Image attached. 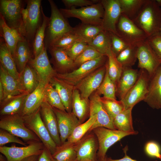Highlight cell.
<instances>
[{"mask_svg": "<svg viewBox=\"0 0 161 161\" xmlns=\"http://www.w3.org/2000/svg\"><path fill=\"white\" fill-rule=\"evenodd\" d=\"M147 38L160 34L161 8L156 0H146L140 11L133 21Z\"/></svg>", "mask_w": 161, "mask_h": 161, "instance_id": "6da1fadb", "label": "cell"}, {"mask_svg": "<svg viewBox=\"0 0 161 161\" xmlns=\"http://www.w3.org/2000/svg\"><path fill=\"white\" fill-rule=\"evenodd\" d=\"M51 15L46 30L44 44L47 49L58 38L73 31L68 22L60 12L54 2L49 0Z\"/></svg>", "mask_w": 161, "mask_h": 161, "instance_id": "7a4b0ae2", "label": "cell"}, {"mask_svg": "<svg viewBox=\"0 0 161 161\" xmlns=\"http://www.w3.org/2000/svg\"><path fill=\"white\" fill-rule=\"evenodd\" d=\"M61 13L66 18H78L82 23L94 25H101L104 9L100 0L92 5L76 8H60Z\"/></svg>", "mask_w": 161, "mask_h": 161, "instance_id": "3957f363", "label": "cell"}, {"mask_svg": "<svg viewBox=\"0 0 161 161\" xmlns=\"http://www.w3.org/2000/svg\"><path fill=\"white\" fill-rule=\"evenodd\" d=\"M26 1V7L23 8L22 14L24 37L30 43L31 40L33 41L37 30L40 25L41 1Z\"/></svg>", "mask_w": 161, "mask_h": 161, "instance_id": "277c9868", "label": "cell"}, {"mask_svg": "<svg viewBox=\"0 0 161 161\" xmlns=\"http://www.w3.org/2000/svg\"><path fill=\"white\" fill-rule=\"evenodd\" d=\"M0 128L21 138L27 144L32 141H40L35 134L26 127L24 117L20 114L0 116Z\"/></svg>", "mask_w": 161, "mask_h": 161, "instance_id": "5b68a950", "label": "cell"}, {"mask_svg": "<svg viewBox=\"0 0 161 161\" xmlns=\"http://www.w3.org/2000/svg\"><path fill=\"white\" fill-rule=\"evenodd\" d=\"M23 4L21 0H0V14L10 27L17 30L25 38L22 14Z\"/></svg>", "mask_w": 161, "mask_h": 161, "instance_id": "8992f818", "label": "cell"}, {"mask_svg": "<svg viewBox=\"0 0 161 161\" xmlns=\"http://www.w3.org/2000/svg\"><path fill=\"white\" fill-rule=\"evenodd\" d=\"M107 59V56L103 55L83 63L70 72L57 73L55 77L74 87L90 73L105 65Z\"/></svg>", "mask_w": 161, "mask_h": 161, "instance_id": "52a82bcc", "label": "cell"}, {"mask_svg": "<svg viewBox=\"0 0 161 161\" xmlns=\"http://www.w3.org/2000/svg\"><path fill=\"white\" fill-rule=\"evenodd\" d=\"M92 131L96 136L98 143V148L97 153L98 159L105 157L108 149L123 137L138 134L137 131L125 132L101 127L95 128Z\"/></svg>", "mask_w": 161, "mask_h": 161, "instance_id": "ba28073f", "label": "cell"}, {"mask_svg": "<svg viewBox=\"0 0 161 161\" xmlns=\"http://www.w3.org/2000/svg\"><path fill=\"white\" fill-rule=\"evenodd\" d=\"M23 117L26 127L35 134L52 154L57 145L42 120L40 108L32 114Z\"/></svg>", "mask_w": 161, "mask_h": 161, "instance_id": "9c48e42d", "label": "cell"}, {"mask_svg": "<svg viewBox=\"0 0 161 161\" xmlns=\"http://www.w3.org/2000/svg\"><path fill=\"white\" fill-rule=\"evenodd\" d=\"M116 30L118 35L129 45L137 46L147 38L144 32L132 20L122 14Z\"/></svg>", "mask_w": 161, "mask_h": 161, "instance_id": "30bf717a", "label": "cell"}, {"mask_svg": "<svg viewBox=\"0 0 161 161\" xmlns=\"http://www.w3.org/2000/svg\"><path fill=\"white\" fill-rule=\"evenodd\" d=\"M27 145L17 147L13 144L10 147H0V152L6 157L7 161H19L27 157L40 155L45 146L40 141H32Z\"/></svg>", "mask_w": 161, "mask_h": 161, "instance_id": "8fae6325", "label": "cell"}, {"mask_svg": "<svg viewBox=\"0 0 161 161\" xmlns=\"http://www.w3.org/2000/svg\"><path fill=\"white\" fill-rule=\"evenodd\" d=\"M149 80L147 72L140 69L136 83L124 98L120 100L125 109L133 108L137 103L144 100L148 93Z\"/></svg>", "mask_w": 161, "mask_h": 161, "instance_id": "7c38bea8", "label": "cell"}, {"mask_svg": "<svg viewBox=\"0 0 161 161\" xmlns=\"http://www.w3.org/2000/svg\"><path fill=\"white\" fill-rule=\"evenodd\" d=\"M138 66L145 70L150 78L161 64V58L151 47L146 40L137 45Z\"/></svg>", "mask_w": 161, "mask_h": 161, "instance_id": "4fadbf2b", "label": "cell"}, {"mask_svg": "<svg viewBox=\"0 0 161 161\" xmlns=\"http://www.w3.org/2000/svg\"><path fill=\"white\" fill-rule=\"evenodd\" d=\"M90 106L89 117L95 115L96 120L89 132L98 127H104L115 130L113 120L103 105L100 95L96 92L92 95L89 100Z\"/></svg>", "mask_w": 161, "mask_h": 161, "instance_id": "5bb4252c", "label": "cell"}, {"mask_svg": "<svg viewBox=\"0 0 161 161\" xmlns=\"http://www.w3.org/2000/svg\"><path fill=\"white\" fill-rule=\"evenodd\" d=\"M104 9L101 26L104 30L117 35L116 26L121 11L119 0H101Z\"/></svg>", "mask_w": 161, "mask_h": 161, "instance_id": "9a60e30c", "label": "cell"}, {"mask_svg": "<svg viewBox=\"0 0 161 161\" xmlns=\"http://www.w3.org/2000/svg\"><path fill=\"white\" fill-rule=\"evenodd\" d=\"M47 49L44 44L40 54L36 57L32 58L28 63L35 71L40 82L46 84L49 83L51 79L55 76L57 73L51 65Z\"/></svg>", "mask_w": 161, "mask_h": 161, "instance_id": "2e32d148", "label": "cell"}, {"mask_svg": "<svg viewBox=\"0 0 161 161\" xmlns=\"http://www.w3.org/2000/svg\"><path fill=\"white\" fill-rule=\"evenodd\" d=\"M91 132H88L76 143L77 161H96L98 143L94 133Z\"/></svg>", "mask_w": 161, "mask_h": 161, "instance_id": "e0dca14e", "label": "cell"}, {"mask_svg": "<svg viewBox=\"0 0 161 161\" xmlns=\"http://www.w3.org/2000/svg\"><path fill=\"white\" fill-rule=\"evenodd\" d=\"M106 72L105 64L87 76L74 88L78 90L81 97L88 99L102 83Z\"/></svg>", "mask_w": 161, "mask_h": 161, "instance_id": "ac0fdd59", "label": "cell"}, {"mask_svg": "<svg viewBox=\"0 0 161 161\" xmlns=\"http://www.w3.org/2000/svg\"><path fill=\"white\" fill-rule=\"evenodd\" d=\"M56 115L61 144L67 140L75 128L80 124L72 112L69 113L53 108Z\"/></svg>", "mask_w": 161, "mask_h": 161, "instance_id": "d6986e66", "label": "cell"}, {"mask_svg": "<svg viewBox=\"0 0 161 161\" xmlns=\"http://www.w3.org/2000/svg\"><path fill=\"white\" fill-rule=\"evenodd\" d=\"M42 120L57 146L61 143L57 118L53 108L44 100L40 107Z\"/></svg>", "mask_w": 161, "mask_h": 161, "instance_id": "ffe728a7", "label": "cell"}, {"mask_svg": "<svg viewBox=\"0 0 161 161\" xmlns=\"http://www.w3.org/2000/svg\"><path fill=\"white\" fill-rule=\"evenodd\" d=\"M144 101L153 109H161V64L150 78L148 93Z\"/></svg>", "mask_w": 161, "mask_h": 161, "instance_id": "44dd1931", "label": "cell"}, {"mask_svg": "<svg viewBox=\"0 0 161 161\" xmlns=\"http://www.w3.org/2000/svg\"><path fill=\"white\" fill-rule=\"evenodd\" d=\"M17 80L21 93L27 95L34 91L40 82L35 71L28 63L24 70L19 73Z\"/></svg>", "mask_w": 161, "mask_h": 161, "instance_id": "7402d4cb", "label": "cell"}, {"mask_svg": "<svg viewBox=\"0 0 161 161\" xmlns=\"http://www.w3.org/2000/svg\"><path fill=\"white\" fill-rule=\"evenodd\" d=\"M51 56L50 62L58 73H64L75 67L74 61L62 49L49 47L48 48Z\"/></svg>", "mask_w": 161, "mask_h": 161, "instance_id": "603a6c76", "label": "cell"}, {"mask_svg": "<svg viewBox=\"0 0 161 161\" xmlns=\"http://www.w3.org/2000/svg\"><path fill=\"white\" fill-rule=\"evenodd\" d=\"M47 85L40 82L36 89L27 95L21 114L22 117L29 115L39 108L44 100V92Z\"/></svg>", "mask_w": 161, "mask_h": 161, "instance_id": "cb8c5ba5", "label": "cell"}, {"mask_svg": "<svg viewBox=\"0 0 161 161\" xmlns=\"http://www.w3.org/2000/svg\"><path fill=\"white\" fill-rule=\"evenodd\" d=\"M139 71L131 67H123L121 76L117 85V95L121 100L134 86L139 77Z\"/></svg>", "mask_w": 161, "mask_h": 161, "instance_id": "d4e9b609", "label": "cell"}, {"mask_svg": "<svg viewBox=\"0 0 161 161\" xmlns=\"http://www.w3.org/2000/svg\"><path fill=\"white\" fill-rule=\"evenodd\" d=\"M0 32L1 37L3 38L8 49L13 57L18 42L26 38L17 30L10 27L0 14Z\"/></svg>", "mask_w": 161, "mask_h": 161, "instance_id": "484cf974", "label": "cell"}, {"mask_svg": "<svg viewBox=\"0 0 161 161\" xmlns=\"http://www.w3.org/2000/svg\"><path fill=\"white\" fill-rule=\"evenodd\" d=\"M49 83L58 93L66 112H72V103L74 86L55 76Z\"/></svg>", "mask_w": 161, "mask_h": 161, "instance_id": "4316f807", "label": "cell"}, {"mask_svg": "<svg viewBox=\"0 0 161 161\" xmlns=\"http://www.w3.org/2000/svg\"><path fill=\"white\" fill-rule=\"evenodd\" d=\"M27 95L25 94H21L11 96L0 103V116L21 114Z\"/></svg>", "mask_w": 161, "mask_h": 161, "instance_id": "83f0119b", "label": "cell"}, {"mask_svg": "<svg viewBox=\"0 0 161 161\" xmlns=\"http://www.w3.org/2000/svg\"><path fill=\"white\" fill-rule=\"evenodd\" d=\"M13 57L19 73L24 70L32 58L30 43L26 39L18 42Z\"/></svg>", "mask_w": 161, "mask_h": 161, "instance_id": "f1b7e54d", "label": "cell"}, {"mask_svg": "<svg viewBox=\"0 0 161 161\" xmlns=\"http://www.w3.org/2000/svg\"><path fill=\"white\" fill-rule=\"evenodd\" d=\"M89 101L88 99L81 97L77 89L74 88L73 91L72 112L82 123L84 122L88 114H89Z\"/></svg>", "mask_w": 161, "mask_h": 161, "instance_id": "f546056e", "label": "cell"}, {"mask_svg": "<svg viewBox=\"0 0 161 161\" xmlns=\"http://www.w3.org/2000/svg\"><path fill=\"white\" fill-rule=\"evenodd\" d=\"M0 82L4 93L3 101L10 97L21 94L18 88L17 80L11 75L1 64Z\"/></svg>", "mask_w": 161, "mask_h": 161, "instance_id": "4dcf8cb0", "label": "cell"}, {"mask_svg": "<svg viewBox=\"0 0 161 161\" xmlns=\"http://www.w3.org/2000/svg\"><path fill=\"white\" fill-rule=\"evenodd\" d=\"M103 30L101 25L81 23L73 27V32L80 39L88 44Z\"/></svg>", "mask_w": 161, "mask_h": 161, "instance_id": "1f68e13d", "label": "cell"}, {"mask_svg": "<svg viewBox=\"0 0 161 161\" xmlns=\"http://www.w3.org/2000/svg\"><path fill=\"white\" fill-rule=\"evenodd\" d=\"M0 64L8 73L18 80L19 73L17 70L13 58L2 38H0Z\"/></svg>", "mask_w": 161, "mask_h": 161, "instance_id": "d6a6232c", "label": "cell"}, {"mask_svg": "<svg viewBox=\"0 0 161 161\" xmlns=\"http://www.w3.org/2000/svg\"><path fill=\"white\" fill-rule=\"evenodd\" d=\"M75 145L66 141L57 146L52 154L53 158L56 161H77Z\"/></svg>", "mask_w": 161, "mask_h": 161, "instance_id": "836d02e7", "label": "cell"}, {"mask_svg": "<svg viewBox=\"0 0 161 161\" xmlns=\"http://www.w3.org/2000/svg\"><path fill=\"white\" fill-rule=\"evenodd\" d=\"M106 56L107 59L106 65L109 76L117 85L122 72L123 67L117 59L116 56L112 51L111 47L107 51Z\"/></svg>", "mask_w": 161, "mask_h": 161, "instance_id": "e575fe53", "label": "cell"}, {"mask_svg": "<svg viewBox=\"0 0 161 161\" xmlns=\"http://www.w3.org/2000/svg\"><path fill=\"white\" fill-rule=\"evenodd\" d=\"M132 109H125L114 117L113 122L115 129L125 132L135 131L132 123Z\"/></svg>", "mask_w": 161, "mask_h": 161, "instance_id": "d590c367", "label": "cell"}, {"mask_svg": "<svg viewBox=\"0 0 161 161\" xmlns=\"http://www.w3.org/2000/svg\"><path fill=\"white\" fill-rule=\"evenodd\" d=\"M41 12L43 16L42 22L37 30L33 41L34 58L40 54L44 47L45 32L49 18L44 14L42 6Z\"/></svg>", "mask_w": 161, "mask_h": 161, "instance_id": "8d00e7d4", "label": "cell"}, {"mask_svg": "<svg viewBox=\"0 0 161 161\" xmlns=\"http://www.w3.org/2000/svg\"><path fill=\"white\" fill-rule=\"evenodd\" d=\"M146 0H119L121 14L133 21L140 11Z\"/></svg>", "mask_w": 161, "mask_h": 161, "instance_id": "74e56055", "label": "cell"}, {"mask_svg": "<svg viewBox=\"0 0 161 161\" xmlns=\"http://www.w3.org/2000/svg\"><path fill=\"white\" fill-rule=\"evenodd\" d=\"M88 45L93 47L101 54H106L111 47L110 32L103 30L98 34Z\"/></svg>", "mask_w": 161, "mask_h": 161, "instance_id": "f35d334b", "label": "cell"}, {"mask_svg": "<svg viewBox=\"0 0 161 161\" xmlns=\"http://www.w3.org/2000/svg\"><path fill=\"white\" fill-rule=\"evenodd\" d=\"M96 118L95 115L89 117L86 121L76 126L67 141L72 143H76L78 142L89 131Z\"/></svg>", "mask_w": 161, "mask_h": 161, "instance_id": "ab89813d", "label": "cell"}, {"mask_svg": "<svg viewBox=\"0 0 161 161\" xmlns=\"http://www.w3.org/2000/svg\"><path fill=\"white\" fill-rule=\"evenodd\" d=\"M137 46L129 45L116 57L123 67H131L137 59Z\"/></svg>", "mask_w": 161, "mask_h": 161, "instance_id": "60d3db41", "label": "cell"}, {"mask_svg": "<svg viewBox=\"0 0 161 161\" xmlns=\"http://www.w3.org/2000/svg\"><path fill=\"white\" fill-rule=\"evenodd\" d=\"M44 95V100L52 108L66 111L58 93L49 83L47 84L45 87Z\"/></svg>", "mask_w": 161, "mask_h": 161, "instance_id": "b9f144b4", "label": "cell"}, {"mask_svg": "<svg viewBox=\"0 0 161 161\" xmlns=\"http://www.w3.org/2000/svg\"><path fill=\"white\" fill-rule=\"evenodd\" d=\"M116 92L117 85L109 77L106 67L104 79L96 92L100 95H103V97L116 99Z\"/></svg>", "mask_w": 161, "mask_h": 161, "instance_id": "7bdbcfd3", "label": "cell"}, {"mask_svg": "<svg viewBox=\"0 0 161 161\" xmlns=\"http://www.w3.org/2000/svg\"><path fill=\"white\" fill-rule=\"evenodd\" d=\"M100 100L103 107L111 117H114L125 109L124 105L121 100L106 97H101Z\"/></svg>", "mask_w": 161, "mask_h": 161, "instance_id": "ee69618b", "label": "cell"}, {"mask_svg": "<svg viewBox=\"0 0 161 161\" xmlns=\"http://www.w3.org/2000/svg\"><path fill=\"white\" fill-rule=\"evenodd\" d=\"M79 40L80 39L72 31L65 33L59 37L49 47H53L65 50Z\"/></svg>", "mask_w": 161, "mask_h": 161, "instance_id": "f6af8a7d", "label": "cell"}, {"mask_svg": "<svg viewBox=\"0 0 161 161\" xmlns=\"http://www.w3.org/2000/svg\"><path fill=\"white\" fill-rule=\"evenodd\" d=\"M103 55H104L89 45L83 52L74 61L75 67H78L85 62L96 59Z\"/></svg>", "mask_w": 161, "mask_h": 161, "instance_id": "bcb514c9", "label": "cell"}, {"mask_svg": "<svg viewBox=\"0 0 161 161\" xmlns=\"http://www.w3.org/2000/svg\"><path fill=\"white\" fill-rule=\"evenodd\" d=\"M88 46L89 45L86 42L79 40L75 41L69 47L64 50L68 55L74 61Z\"/></svg>", "mask_w": 161, "mask_h": 161, "instance_id": "7dc6e473", "label": "cell"}, {"mask_svg": "<svg viewBox=\"0 0 161 161\" xmlns=\"http://www.w3.org/2000/svg\"><path fill=\"white\" fill-rule=\"evenodd\" d=\"M19 138L5 130L0 129V147L10 143H17L24 146L27 145Z\"/></svg>", "mask_w": 161, "mask_h": 161, "instance_id": "c3c4849f", "label": "cell"}, {"mask_svg": "<svg viewBox=\"0 0 161 161\" xmlns=\"http://www.w3.org/2000/svg\"><path fill=\"white\" fill-rule=\"evenodd\" d=\"M111 40V47L116 56L129 45L118 35L109 32Z\"/></svg>", "mask_w": 161, "mask_h": 161, "instance_id": "681fc988", "label": "cell"}, {"mask_svg": "<svg viewBox=\"0 0 161 161\" xmlns=\"http://www.w3.org/2000/svg\"><path fill=\"white\" fill-rule=\"evenodd\" d=\"M145 150L148 156L157 158L161 161V148L158 143L153 141L148 142L145 145Z\"/></svg>", "mask_w": 161, "mask_h": 161, "instance_id": "f907efd6", "label": "cell"}, {"mask_svg": "<svg viewBox=\"0 0 161 161\" xmlns=\"http://www.w3.org/2000/svg\"><path fill=\"white\" fill-rule=\"evenodd\" d=\"M99 1V0H62L61 1L68 9L72 7H82L91 5L98 2Z\"/></svg>", "mask_w": 161, "mask_h": 161, "instance_id": "816d5d0a", "label": "cell"}, {"mask_svg": "<svg viewBox=\"0 0 161 161\" xmlns=\"http://www.w3.org/2000/svg\"><path fill=\"white\" fill-rule=\"evenodd\" d=\"M146 40L156 54L161 58V35L159 34L148 38Z\"/></svg>", "mask_w": 161, "mask_h": 161, "instance_id": "f5cc1de1", "label": "cell"}, {"mask_svg": "<svg viewBox=\"0 0 161 161\" xmlns=\"http://www.w3.org/2000/svg\"><path fill=\"white\" fill-rule=\"evenodd\" d=\"M38 161H56L53 158L51 152L44 147L40 155Z\"/></svg>", "mask_w": 161, "mask_h": 161, "instance_id": "db71d44e", "label": "cell"}, {"mask_svg": "<svg viewBox=\"0 0 161 161\" xmlns=\"http://www.w3.org/2000/svg\"><path fill=\"white\" fill-rule=\"evenodd\" d=\"M125 155L122 158L119 159H113L111 158H106L107 161H138L136 160H134L129 156L127 155L126 153V151H124ZM154 161H157L155 160Z\"/></svg>", "mask_w": 161, "mask_h": 161, "instance_id": "11a10c76", "label": "cell"}, {"mask_svg": "<svg viewBox=\"0 0 161 161\" xmlns=\"http://www.w3.org/2000/svg\"><path fill=\"white\" fill-rule=\"evenodd\" d=\"M40 155H34L25 158L19 161H38Z\"/></svg>", "mask_w": 161, "mask_h": 161, "instance_id": "9f6ffc18", "label": "cell"}, {"mask_svg": "<svg viewBox=\"0 0 161 161\" xmlns=\"http://www.w3.org/2000/svg\"><path fill=\"white\" fill-rule=\"evenodd\" d=\"M4 93L2 83L0 82V103L3 100L4 98Z\"/></svg>", "mask_w": 161, "mask_h": 161, "instance_id": "6f0895ef", "label": "cell"}, {"mask_svg": "<svg viewBox=\"0 0 161 161\" xmlns=\"http://www.w3.org/2000/svg\"><path fill=\"white\" fill-rule=\"evenodd\" d=\"M6 160L7 161V158L5 156L1 153L0 155V161H6Z\"/></svg>", "mask_w": 161, "mask_h": 161, "instance_id": "680465c9", "label": "cell"}, {"mask_svg": "<svg viewBox=\"0 0 161 161\" xmlns=\"http://www.w3.org/2000/svg\"><path fill=\"white\" fill-rule=\"evenodd\" d=\"M156 0L161 8V0ZM160 35H161V24L160 32Z\"/></svg>", "mask_w": 161, "mask_h": 161, "instance_id": "91938a15", "label": "cell"}, {"mask_svg": "<svg viewBox=\"0 0 161 161\" xmlns=\"http://www.w3.org/2000/svg\"><path fill=\"white\" fill-rule=\"evenodd\" d=\"M106 158L107 157H106L103 158L98 159L97 161H107Z\"/></svg>", "mask_w": 161, "mask_h": 161, "instance_id": "94428289", "label": "cell"}]
</instances>
